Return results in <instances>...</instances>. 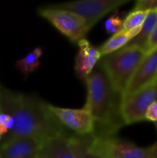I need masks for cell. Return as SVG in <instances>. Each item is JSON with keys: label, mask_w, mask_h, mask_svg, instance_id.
Instances as JSON below:
<instances>
[{"label": "cell", "mask_w": 157, "mask_h": 158, "mask_svg": "<svg viewBox=\"0 0 157 158\" xmlns=\"http://www.w3.org/2000/svg\"><path fill=\"white\" fill-rule=\"evenodd\" d=\"M157 23V10L150 11L147 13L146 19L139 31V33L126 45L138 47L144 50L147 53V46L152 33Z\"/></svg>", "instance_id": "4fadbf2b"}, {"label": "cell", "mask_w": 157, "mask_h": 158, "mask_svg": "<svg viewBox=\"0 0 157 158\" xmlns=\"http://www.w3.org/2000/svg\"><path fill=\"white\" fill-rule=\"evenodd\" d=\"M140 30L137 31H125L121 30L120 31L113 34L109 39H107L103 44H101L98 49L102 56H106L108 54L114 53L123 47H125L138 33Z\"/></svg>", "instance_id": "5bb4252c"}, {"label": "cell", "mask_w": 157, "mask_h": 158, "mask_svg": "<svg viewBox=\"0 0 157 158\" xmlns=\"http://www.w3.org/2000/svg\"><path fill=\"white\" fill-rule=\"evenodd\" d=\"M77 44L79 49L75 58L74 69L79 79L85 81L97 66L102 56L98 47L92 44L85 38L81 39Z\"/></svg>", "instance_id": "8fae6325"}, {"label": "cell", "mask_w": 157, "mask_h": 158, "mask_svg": "<svg viewBox=\"0 0 157 158\" xmlns=\"http://www.w3.org/2000/svg\"><path fill=\"white\" fill-rule=\"evenodd\" d=\"M91 136H79L70 134L68 137V143L75 158H100L88 151V145Z\"/></svg>", "instance_id": "2e32d148"}, {"label": "cell", "mask_w": 157, "mask_h": 158, "mask_svg": "<svg viewBox=\"0 0 157 158\" xmlns=\"http://www.w3.org/2000/svg\"><path fill=\"white\" fill-rule=\"evenodd\" d=\"M38 13L74 44L84 39L89 32L84 20L70 11L54 8L46 5L39 7Z\"/></svg>", "instance_id": "8992f818"}, {"label": "cell", "mask_w": 157, "mask_h": 158, "mask_svg": "<svg viewBox=\"0 0 157 158\" xmlns=\"http://www.w3.org/2000/svg\"><path fill=\"white\" fill-rule=\"evenodd\" d=\"M69 135L58 136L43 142L37 158H75L68 143Z\"/></svg>", "instance_id": "7c38bea8"}, {"label": "cell", "mask_w": 157, "mask_h": 158, "mask_svg": "<svg viewBox=\"0 0 157 158\" xmlns=\"http://www.w3.org/2000/svg\"><path fill=\"white\" fill-rule=\"evenodd\" d=\"M145 120L151 122H157V102H154L148 108L145 114Z\"/></svg>", "instance_id": "44dd1931"}, {"label": "cell", "mask_w": 157, "mask_h": 158, "mask_svg": "<svg viewBox=\"0 0 157 158\" xmlns=\"http://www.w3.org/2000/svg\"><path fill=\"white\" fill-rule=\"evenodd\" d=\"M145 54L146 52L141 48L125 46L102 56L98 65L105 71L113 87L122 94Z\"/></svg>", "instance_id": "3957f363"}, {"label": "cell", "mask_w": 157, "mask_h": 158, "mask_svg": "<svg viewBox=\"0 0 157 158\" xmlns=\"http://www.w3.org/2000/svg\"><path fill=\"white\" fill-rule=\"evenodd\" d=\"M123 22H124V18H122L118 14H114L105 20V30L108 34L113 35L123 30Z\"/></svg>", "instance_id": "ac0fdd59"}, {"label": "cell", "mask_w": 157, "mask_h": 158, "mask_svg": "<svg viewBox=\"0 0 157 158\" xmlns=\"http://www.w3.org/2000/svg\"><path fill=\"white\" fill-rule=\"evenodd\" d=\"M155 48H157V23L153 33H152V36L149 40L148 46H147V52L154 50Z\"/></svg>", "instance_id": "7402d4cb"}, {"label": "cell", "mask_w": 157, "mask_h": 158, "mask_svg": "<svg viewBox=\"0 0 157 158\" xmlns=\"http://www.w3.org/2000/svg\"><path fill=\"white\" fill-rule=\"evenodd\" d=\"M157 80V48L147 52L122 94V99L154 84Z\"/></svg>", "instance_id": "9c48e42d"}, {"label": "cell", "mask_w": 157, "mask_h": 158, "mask_svg": "<svg viewBox=\"0 0 157 158\" xmlns=\"http://www.w3.org/2000/svg\"><path fill=\"white\" fill-rule=\"evenodd\" d=\"M41 142L26 137L0 143V158H37Z\"/></svg>", "instance_id": "30bf717a"}, {"label": "cell", "mask_w": 157, "mask_h": 158, "mask_svg": "<svg viewBox=\"0 0 157 158\" xmlns=\"http://www.w3.org/2000/svg\"><path fill=\"white\" fill-rule=\"evenodd\" d=\"M155 128H156V131H157V122H155Z\"/></svg>", "instance_id": "d4e9b609"}, {"label": "cell", "mask_w": 157, "mask_h": 158, "mask_svg": "<svg viewBox=\"0 0 157 158\" xmlns=\"http://www.w3.org/2000/svg\"><path fill=\"white\" fill-rule=\"evenodd\" d=\"M149 148V158H157V142Z\"/></svg>", "instance_id": "603a6c76"}, {"label": "cell", "mask_w": 157, "mask_h": 158, "mask_svg": "<svg viewBox=\"0 0 157 158\" xmlns=\"http://www.w3.org/2000/svg\"><path fill=\"white\" fill-rule=\"evenodd\" d=\"M49 109L56 120L72 134L79 136L93 135L95 123L89 107L67 108L49 104Z\"/></svg>", "instance_id": "52a82bcc"}, {"label": "cell", "mask_w": 157, "mask_h": 158, "mask_svg": "<svg viewBox=\"0 0 157 158\" xmlns=\"http://www.w3.org/2000/svg\"><path fill=\"white\" fill-rule=\"evenodd\" d=\"M148 12L143 11H131L129 15L124 19L123 22V30L125 31H137L141 30Z\"/></svg>", "instance_id": "e0dca14e"}, {"label": "cell", "mask_w": 157, "mask_h": 158, "mask_svg": "<svg viewBox=\"0 0 157 158\" xmlns=\"http://www.w3.org/2000/svg\"><path fill=\"white\" fill-rule=\"evenodd\" d=\"M87 88L85 105L94 119V136H115L126 126L121 115L122 94L111 84L97 64L84 81Z\"/></svg>", "instance_id": "7a4b0ae2"}, {"label": "cell", "mask_w": 157, "mask_h": 158, "mask_svg": "<svg viewBox=\"0 0 157 158\" xmlns=\"http://www.w3.org/2000/svg\"><path fill=\"white\" fill-rule=\"evenodd\" d=\"M43 55V49L40 46L35 47L33 50L29 52L25 56L19 59L15 68L24 76H29L41 66V57Z\"/></svg>", "instance_id": "9a60e30c"}, {"label": "cell", "mask_w": 157, "mask_h": 158, "mask_svg": "<svg viewBox=\"0 0 157 158\" xmlns=\"http://www.w3.org/2000/svg\"><path fill=\"white\" fill-rule=\"evenodd\" d=\"M129 0H75L47 5L54 8L70 11L85 22L88 31L110 12L127 4Z\"/></svg>", "instance_id": "5b68a950"}, {"label": "cell", "mask_w": 157, "mask_h": 158, "mask_svg": "<svg viewBox=\"0 0 157 158\" xmlns=\"http://www.w3.org/2000/svg\"><path fill=\"white\" fill-rule=\"evenodd\" d=\"M13 128V119L12 118L0 110V143L4 140V138L10 132Z\"/></svg>", "instance_id": "d6986e66"}, {"label": "cell", "mask_w": 157, "mask_h": 158, "mask_svg": "<svg viewBox=\"0 0 157 158\" xmlns=\"http://www.w3.org/2000/svg\"><path fill=\"white\" fill-rule=\"evenodd\" d=\"M88 151L100 158H149V148L115 136H91Z\"/></svg>", "instance_id": "277c9868"}, {"label": "cell", "mask_w": 157, "mask_h": 158, "mask_svg": "<svg viewBox=\"0 0 157 158\" xmlns=\"http://www.w3.org/2000/svg\"><path fill=\"white\" fill-rule=\"evenodd\" d=\"M155 101L157 102V80L155 82Z\"/></svg>", "instance_id": "cb8c5ba5"}, {"label": "cell", "mask_w": 157, "mask_h": 158, "mask_svg": "<svg viewBox=\"0 0 157 158\" xmlns=\"http://www.w3.org/2000/svg\"><path fill=\"white\" fill-rule=\"evenodd\" d=\"M154 102L155 83L122 99L121 115L125 125L145 120V114Z\"/></svg>", "instance_id": "ba28073f"}, {"label": "cell", "mask_w": 157, "mask_h": 158, "mask_svg": "<svg viewBox=\"0 0 157 158\" xmlns=\"http://www.w3.org/2000/svg\"><path fill=\"white\" fill-rule=\"evenodd\" d=\"M132 10L143 12L157 10V0H139L136 2Z\"/></svg>", "instance_id": "ffe728a7"}, {"label": "cell", "mask_w": 157, "mask_h": 158, "mask_svg": "<svg viewBox=\"0 0 157 158\" xmlns=\"http://www.w3.org/2000/svg\"><path fill=\"white\" fill-rule=\"evenodd\" d=\"M0 110L13 119V128L1 142L14 138H32L43 143L70 134L54 117L43 99L0 85Z\"/></svg>", "instance_id": "6da1fadb"}]
</instances>
